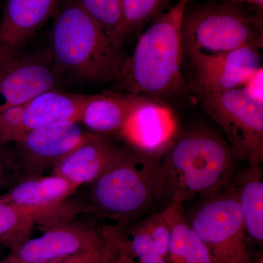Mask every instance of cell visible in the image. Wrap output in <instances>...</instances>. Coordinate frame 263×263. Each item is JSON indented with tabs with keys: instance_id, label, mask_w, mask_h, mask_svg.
<instances>
[{
	"instance_id": "6da1fadb",
	"label": "cell",
	"mask_w": 263,
	"mask_h": 263,
	"mask_svg": "<svg viewBox=\"0 0 263 263\" xmlns=\"http://www.w3.org/2000/svg\"><path fill=\"white\" fill-rule=\"evenodd\" d=\"M238 161L226 138L209 128L195 127L179 133L161 158L157 205H184L226 187L237 173Z\"/></svg>"
},
{
	"instance_id": "7a4b0ae2",
	"label": "cell",
	"mask_w": 263,
	"mask_h": 263,
	"mask_svg": "<svg viewBox=\"0 0 263 263\" xmlns=\"http://www.w3.org/2000/svg\"><path fill=\"white\" fill-rule=\"evenodd\" d=\"M189 0H179L156 16L141 34L133 55L122 62L118 79L131 94L155 100L185 92L181 74L182 20Z\"/></svg>"
},
{
	"instance_id": "3957f363",
	"label": "cell",
	"mask_w": 263,
	"mask_h": 263,
	"mask_svg": "<svg viewBox=\"0 0 263 263\" xmlns=\"http://www.w3.org/2000/svg\"><path fill=\"white\" fill-rule=\"evenodd\" d=\"M119 48L79 2L66 5L52 29L53 67L57 74L88 81L118 79Z\"/></svg>"
},
{
	"instance_id": "277c9868",
	"label": "cell",
	"mask_w": 263,
	"mask_h": 263,
	"mask_svg": "<svg viewBox=\"0 0 263 263\" xmlns=\"http://www.w3.org/2000/svg\"><path fill=\"white\" fill-rule=\"evenodd\" d=\"M161 159L133 149L91 183L89 212L126 226L157 205V176Z\"/></svg>"
},
{
	"instance_id": "5b68a950",
	"label": "cell",
	"mask_w": 263,
	"mask_h": 263,
	"mask_svg": "<svg viewBox=\"0 0 263 263\" xmlns=\"http://www.w3.org/2000/svg\"><path fill=\"white\" fill-rule=\"evenodd\" d=\"M183 50L216 53L263 46L262 15L228 2L186 7L182 20Z\"/></svg>"
},
{
	"instance_id": "8992f818",
	"label": "cell",
	"mask_w": 263,
	"mask_h": 263,
	"mask_svg": "<svg viewBox=\"0 0 263 263\" xmlns=\"http://www.w3.org/2000/svg\"><path fill=\"white\" fill-rule=\"evenodd\" d=\"M205 113L226 133V141L238 160L248 167H261L263 161V100L245 86L223 91L193 87Z\"/></svg>"
},
{
	"instance_id": "52a82bcc",
	"label": "cell",
	"mask_w": 263,
	"mask_h": 263,
	"mask_svg": "<svg viewBox=\"0 0 263 263\" xmlns=\"http://www.w3.org/2000/svg\"><path fill=\"white\" fill-rule=\"evenodd\" d=\"M187 215L192 230L210 251L216 263H253L238 195L231 183L201 197Z\"/></svg>"
},
{
	"instance_id": "ba28073f",
	"label": "cell",
	"mask_w": 263,
	"mask_h": 263,
	"mask_svg": "<svg viewBox=\"0 0 263 263\" xmlns=\"http://www.w3.org/2000/svg\"><path fill=\"white\" fill-rule=\"evenodd\" d=\"M79 188L57 175L22 178L8 193L0 195V200L20 208L32 216L35 224L48 229L88 212L87 206L67 200Z\"/></svg>"
},
{
	"instance_id": "9c48e42d",
	"label": "cell",
	"mask_w": 263,
	"mask_h": 263,
	"mask_svg": "<svg viewBox=\"0 0 263 263\" xmlns=\"http://www.w3.org/2000/svg\"><path fill=\"white\" fill-rule=\"evenodd\" d=\"M105 228L74 221L46 229L41 237L26 240L0 263H33L65 259L81 252L107 248Z\"/></svg>"
},
{
	"instance_id": "30bf717a",
	"label": "cell",
	"mask_w": 263,
	"mask_h": 263,
	"mask_svg": "<svg viewBox=\"0 0 263 263\" xmlns=\"http://www.w3.org/2000/svg\"><path fill=\"white\" fill-rule=\"evenodd\" d=\"M106 231L114 255L122 263H167L171 230L162 211Z\"/></svg>"
},
{
	"instance_id": "8fae6325",
	"label": "cell",
	"mask_w": 263,
	"mask_h": 263,
	"mask_svg": "<svg viewBox=\"0 0 263 263\" xmlns=\"http://www.w3.org/2000/svg\"><path fill=\"white\" fill-rule=\"evenodd\" d=\"M77 122H65L28 132L20 141L22 178L41 176L53 169L89 136Z\"/></svg>"
},
{
	"instance_id": "7c38bea8",
	"label": "cell",
	"mask_w": 263,
	"mask_h": 263,
	"mask_svg": "<svg viewBox=\"0 0 263 263\" xmlns=\"http://www.w3.org/2000/svg\"><path fill=\"white\" fill-rule=\"evenodd\" d=\"M259 51L258 48L243 47L221 53L188 54L193 87L210 91L243 87L262 68Z\"/></svg>"
},
{
	"instance_id": "4fadbf2b",
	"label": "cell",
	"mask_w": 263,
	"mask_h": 263,
	"mask_svg": "<svg viewBox=\"0 0 263 263\" xmlns=\"http://www.w3.org/2000/svg\"><path fill=\"white\" fill-rule=\"evenodd\" d=\"M179 133L172 110L160 100L148 98L132 114L119 136L132 149L161 159Z\"/></svg>"
},
{
	"instance_id": "5bb4252c",
	"label": "cell",
	"mask_w": 263,
	"mask_h": 263,
	"mask_svg": "<svg viewBox=\"0 0 263 263\" xmlns=\"http://www.w3.org/2000/svg\"><path fill=\"white\" fill-rule=\"evenodd\" d=\"M58 79L54 67L42 61L15 54L7 59L0 65V114L53 89Z\"/></svg>"
},
{
	"instance_id": "9a60e30c",
	"label": "cell",
	"mask_w": 263,
	"mask_h": 263,
	"mask_svg": "<svg viewBox=\"0 0 263 263\" xmlns=\"http://www.w3.org/2000/svg\"><path fill=\"white\" fill-rule=\"evenodd\" d=\"M114 143L108 137L91 133L82 143L52 170L79 187L91 184L130 152Z\"/></svg>"
},
{
	"instance_id": "2e32d148",
	"label": "cell",
	"mask_w": 263,
	"mask_h": 263,
	"mask_svg": "<svg viewBox=\"0 0 263 263\" xmlns=\"http://www.w3.org/2000/svg\"><path fill=\"white\" fill-rule=\"evenodd\" d=\"M60 0H6L0 37L10 52L24 46L53 15Z\"/></svg>"
},
{
	"instance_id": "e0dca14e",
	"label": "cell",
	"mask_w": 263,
	"mask_h": 263,
	"mask_svg": "<svg viewBox=\"0 0 263 263\" xmlns=\"http://www.w3.org/2000/svg\"><path fill=\"white\" fill-rule=\"evenodd\" d=\"M147 98L113 91L94 95L85 105L79 122L95 134L119 136L132 114Z\"/></svg>"
},
{
	"instance_id": "ac0fdd59",
	"label": "cell",
	"mask_w": 263,
	"mask_h": 263,
	"mask_svg": "<svg viewBox=\"0 0 263 263\" xmlns=\"http://www.w3.org/2000/svg\"><path fill=\"white\" fill-rule=\"evenodd\" d=\"M94 95L70 94L50 89L41 93L25 105V133L65 122H79L85 105Z\"/></svg>"
},
{
	"instance_id": "d6986e66",
	"label": "cell",
	"mask_w": 263,
	"mask_h": 263,
	"mask_svg": "<svg viewBox=\"0 0 263 263\" xmlns=\"http://www.w3.org/2000/svg\"><path fill=\"white\" fill-rule=\"evenodd\" d=\"M162 212L171 230L167 263H216L192 230L183 204H170Z\"/></svg>"
},
{
	"instance_id": "ffe728a7",
	"label": "cell",
	"mask_w": 263,
	"mask_h": 263,
	"mask_svg": "<svg viewBox=\"0 0 263 263\" xmlns=\"http://www.w3.org/2000/svg\"><path fill=\"white\" fill-rule=\"evenodd\" d=\"M234 186L249 240L258 245L263 240V179L261 167H248L236 173Z\"/></svg>"
},
{
	"instance_id": "44dd1931",
	"label": "cell",
	"mask_w": 263,
	"mask_h": 263,
	"mask_svg": "<svg viewBox=\"0 0 263 263\" xmlns=\"http://www.w3.org/2000/svg\"><path fill=\"white\" fill-rule=\"evenodd\" d=\"M35 222L20 208L0 200V245L13 250L30 238Z\"/></svg>"
},
{
	"instance_id": "7402d4cb",
	"label": "cell",
	"mask_w": 263,
	"mask_h": 263,
	"mask_svg": "<svg viewBox=\"0 0 263 263\" xmlns=\"http://www.w3.org/2000/svg\"><path fill=\"white\" fill-rule=\"evenodd\" d=\"M86 10L102 26L114 44L119 47L123 37L124 0H80Z\"/></svg>"
},
{
	"instance_id": "603a6c76",
	"label": "cell",
	"mask_w": 263,
	"mask_h": 263,
	"mask_svg": "<svg viewBox=\"0 0 263 263\" xmlns=\"http://www.w3.org/2000/svg\"><path fill=\"white\" fill-rule=\"evenodd\" d=\"M167 0H124L123 37L160 15Z\"/></svg>"
},
{
	"instance_id": "cb8c5ba5",
	"label": "cell",
	"mask_w": 263,
	"mask_h": 263,
	"mask_svg": "<svg viewBox=\"0 0 263 263\" xmlns=\"http://www.w3.org/2000/svg\"><path fill=\"white\" fill-rule=\"evenodd\" d=\"M26 104L0 114V146L10 142L18 143L26 134L23 121Z\"/></svg>"
},
{
	"instance_id": "d4e9b609",
	"label": "cell",
	"mask_w": 263,
	"mask_h": 263,
	"mask_svg": "<svg viewBox=\"0 0 263 263\" xmlns=\"http://www.w3.org/2000/svg\"><path fill=\"white\" fill-rule=\"evenodd\" d=\"M22 175L18 162L0 152V190Z\"/></svg>"
},
{
	"instance_id": "484cf974",
	"label": "cell",
	"mask_w": 263,
	"mask_h": 263,
	"mask_svg": "<svg viewBox=\"0 0 263 263\" xmlns=\"http://www.w3.org/2000/svg\"><path fill=\"white\" fill-rule=\"evenodd\" d=\"M110 245L107 248L81 252L64 259L60 263H103L111 254Z\"/></svg>"
},
{
	"instance_id": "4316f807",
	"label": "cell",
	"mask_w": 263,
	"mask_h": 263,
	"mask_svg": "<svg viewBox=\"0 0 263 263\" xmlns=\"http://www.w3.org/2000/svg\"><path fill=\"white\" fill-rule=\"evenodd\" d=\"M220 1L228 2L235 4H249L257 7L259 9L262 10L263 0H220Z\"/></svg>"
},
{
	"instance_id": "83f0119b",
	"label": "cell",
	"mask_w": 263,
	"mask_h": 263,
	"mask_svg": "<svg viewBox=\"0 0 263 263\" xmlns=\"http://www.w3.org/2000/svg\"><path fill=\"white\" fill-rule=\"evenodd\" d=\"M13 55H14V53H12L7 48L3 41H2L1 37H0V65L5 61L7 59L13 56Z\"/></svg>"
},
{
	"instance_id": "f1b7e54d",
	"label": "cell",
	"mask_w": 263,
	"mask_h": 263,
	"mask_svg": "<svg viewBox=\"0 0 263 263\" xmlns=\"http://www.w3.org/2000/svg\"><path fill=\"white\" fill-rule=\"evenodd\" d=\"M108 263H122L119 260V259H117L114 254H112L111 257H110V259H109Z\"/></svg>"
},
{
	"instance_id": "f546056e",
	"label": "cell",
	"mask_w": 263,
	"mask_h": 263,
	"mask_svg": "<svg viewBox=\"0 0 263 263\" xmlns=\"http://www.w3.org/2000/svg\"><path fill=\"white\" fill-rule=\"evenodd\" d=\"M64 259H57V260L48 261V262H33V263H60Z\"/></svg>"
},
{
	"instance_id": "4dcf8cb0",
	"label": "cell",
	"mask_w": 263,
	"mask_h": 263,
	"mask_svg": "<svg viewBox=\"0 0 263 263\" xmlns=\"http://www.w3.org/2000/svg\"><path fill=\"white\" fill-rule=\"evenodd\" d=\"M110 257H109L108 259H106V260L104 261L103 263H108L109 259H110Z\"/></svg>"
},
{
	"instance_id": "1f68e13d",
	"label": "cell",
	"mask_w": 263,
	"mask_h": 263,
	"mask_svg": "<svg viewBox=\"0 0 263 263\" xmlns=\"http://www.w3.org/2000/svg\"><path fill=\"white\" fill-rule=\"evenodd\" d=\"M257 263H263L262 257H261L260 259H259L258 262Z\"/></svg>"
}]
</instances>
